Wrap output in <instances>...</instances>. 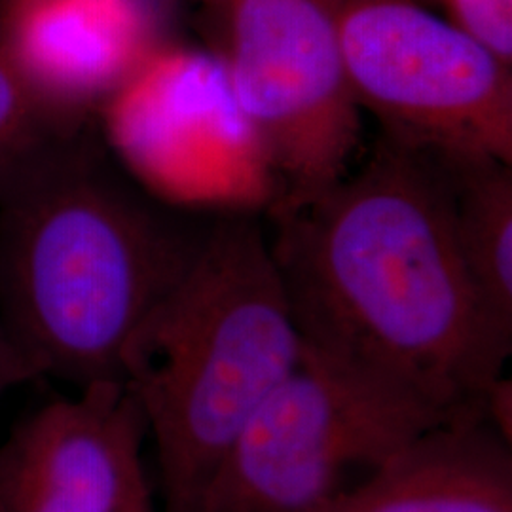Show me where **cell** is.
Here are the masks:
<instances>
[{
	"mask_svg": "<svg viewBox=\"0 0 512 512\" xmlns=\"http://www.w3.org/2000/svg\"><path fill=\"white\" fill-rule=\"evenodd\" d=\"M272 213L270 251L304 346L450 418L482 416L512 336L463 266L444 156L382 135L327 192Z\"/></svg>",
	"mask_w": 512,
	"mask_h": 512,
	"instance_id": "6da1fadb",
	"label": "cell"
},
{
	"mask_svg": "<svg viewBox=\"0 0 512 512\" xmlns=\"http://www.w3.org/2000/svg\"><path fill=\"white\" fill-rule=\"evenodd\" d=\"M205 220L152 198L86 120L0 169V313L33 378L124 382L129 346L200 255Z\"/></svg>",
	"mask_w": 512,
	"mask_h": 512,
	"instance_id": "7a4b0ae2",
	"label": "cell"
},
{
	"mask_svg": "<svg viewBox=\"0 0 512 512\" xmlns=\"http://www.w3.org/2000/svg\"><path fill=\"white\" fill-rule=\"evenodd\" d=\"M302 349L255 213L217 215L124 361L156 448L162 512H198L224 454Z\"/></svg>",
	"mask_w": 512,
	"mask_h": 512,
	"instance_id": "3957f363",
	"label": "cell"
},
{
	"mask_svg": "<svg viewBox=\"0 0 512 512\" xmlns=\"http://www.w3.org/2000/svg\"><path fill=\"white\" fill-rule=\"evenodd\" d=\"M452 420L401 387L304 346L224 454L198 512L315 511Z\"/></svg>",
	"mask_w": 512,
	"mask_h": 512,
	"instance_id": "277c9868",
	"label": "cell"
},
{
	"mask_svg": "<svg viewBox=\"0 0 512 512\" xmlns=\"http://www.w3.org/2000/svg\"><path fill=\"white\" fill-rule=\"evenodd\" d=\"M217 55L268 158L272 211L327 192L351 171L361 107L340 21L346 0H224Z\"/></svg>",
	"mask_w": 512,
	"mask_h": 512,
	"instance_id": "5b68a950",
	"label": "cell"
},
{
	"mask_svg": "<svg viewBox=\"0 0 512 512\" xmlns=\"http://www.w3.org/2000/svg\"><path fill=\"white\" fill-rule=\"evenodd\" d=\"M97 116L112 158L165 205L205 215L274 205L268 158L217 55L158 44Z\"/></svg>",
	"mask_w": 512,
	"mask_h": 512,
	"instance_id": "8992f818",
	"label": "cell"
},
{
	"mask_svg": "<svg viewBox=\"0 0 512 512\" xmlns=\"http://www.w3.org/2000/svg\"><path fill=\"white\" fill-rule=\"evenodd\" d=\"M349 84L385 137L440 156L511 164L512 71L414 0H346Z\"/></svg>",
	"mask_w": 512,
	"mask_h": 512,
	"instance_id": "52a82bcc",
	"label": "cell"
},
{
	"mask_svg": "<svg viewBox=\"0 0 512 512\" xmlns=\"http://www.w3.org/2000/svg\"><path fill=\"white\" fill-rule=\"evenodd\" d=\"M143 410L124 382L42 404L0 444V512H131L150 497Z\"/></svg>",
	"mask_w": 512,
	"mask_h": 512,
	"instance_id": "ba28073f",
	"label": "cell"
},
{
	"mask_svg": "<svg viewBox=\"0 0 512 512\" xmlns=\"http://www.w3.org/2000/svg\"><path fill=\"white\" fill-rule=\"evenodd\" d=\"M162 44L148 0H6L0 46L55 114L84 120Z\"/></svg>",
	"mask_w": 512,
	"mask_h": 512,
	"instance_id": "9c48e42d",
	"label": "cell"
},
{
	"mask_svg": "<svg viewBox=\"0 0 512 512\" xmlns=\"http://www.w3.org/2000/svg\"><path fill=\"white\" fill-rule=\"evenodd\" d=\"M311 512H512L511 442L482 416L440 423Z\"/></svg>",
	"mask_w": 512,
	"mask_h": 512,
	"instance_id": "30bf717a",
	"label": "cell"
},
{
	"mask_svg": "<svg viewBox=\"0 0 512 512\" xmlns=\"http://www.w3.org/2000/svg\"><path fill=\"white\" fill-rule=\"evenodd\" d=\"M459 255L495 325L512 336V171L490 156H444Z\"/></svg>",
	"mask_w": 512,
	"mask_h": 512,
	"instance_id": "8fae6325",
	"label": "cell"
},
{
	"mask_svg": "<svg viewBox=\"0 0 512 512\" xmlns=\"http://www.w3.org/2000/svg\"><path fill=\"white\" fill-rule=\"evenodd\" d=\"M67 122L74 120L46 107L0 46V169L14 162L48 131Z\"/></svg>",
	"mask_w": 512,
	"mask_h": 512,
	"instance_id": "7c38bea8",
	"label": "cell"
},
{
	"mask_svg": "<svg viewBox=\"0 0 512 512\" xmlns=\"http://www.w3.org/2000/svg\"><path fill=\"white\" fill-rule=\"evenodd\" d=\"M452 23L503 63L512 61V0H444Z\"/></svg>",
	"mask_w": 512,
	"mask_h": 512,
	"instance_id": "4fadbf2b",
	"label": "cell"
},
{
	"mask_svg": "<svg viewBox=\"0 0 512 512\" xmlns=\"http://www.w3.org/2000/svg\"><path fill=\"white\" fill-rule=\"evenodd\" d=\"M482 418L501 439L512 442V385L499 376L482 397Z\"/></svg>",
	"mask_w": 512,
	"mask_h": 512,
	"instance_id": "5bb4252c",
	"label": "cell"
},
{
	"mask_svg": "<svg viewBox=\"0 0 512 512\" xmlns=\"http://www.w3.org/2000/svg\"><path fill=\"white\" fill-rule=\"evenodd\" d=\"M33 380V374L29 372L23 359L19 357L18 349L14 346L8 329L4 325L2 313H0V399L16 385Z\"/></svg>",
	"mask_w": 512,
	"mask_h": 512,
	"instance_id": "9a60e30c",
	"label": "cell"
},
{
	"mask_svg": "<svg viewBox=\"0 0 512 512\" xmlns=\"http://www.w3.org/2000/svg\"><path fill=\"white\" fill-rule=\"evenodd\" d=\"M131 512H156L154 509V503H152V499H148L145 503H141L139 507H135Z\"/></svg>",
	"mask_w": 512,
	"mask_h": 512,
	"instance_id": "2e32d148",
	"label": "cell"
},
{
	"mask_svg": "<svg viewBox=\"0 0 512 512\" xmlns=\"http://www.w3.org/2000/svg\"><path fill=\"white\" fill-rule=\"evenodd\" d=\"M217 2H224V0H217Z\"/></svg>",
	"mask_w": 512,
	"mask_h": 512,
	"instance_id": "e0dca14e",
	"label": "cell"
}]
</instances>
